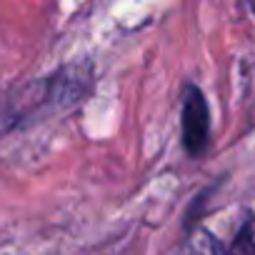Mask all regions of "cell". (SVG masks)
<instances>
[{
  "mask_svg": "<svg viewBox=\"0 0 255 255\" xmlns=\"http://www.w3.org/2000/svg\"><path fill=\"white\" fill-rule=\"evenodd\" d=\"M93 90V65L70 63L55 73L23 83L0 100V133L20 130L83 103Z\"/></svg>",
  "mask_w": 255,
  "mask_h": 255,
  "instance_id": "obj_1",
  "label": "cell"
},
{
  "mask_svg": "<svg viewBox=\"0 0 255 255\" xmlns=\"http://www.w3.org/2000/svg\"><path fill=\"white\" fill-rule=\"evenodd\" d=\"M180 140L190 158H200L210 145V108L195 83H185L180 103Z\"/></svg>",
  "mask_w": 255,
  "mask_h": 255,
  "instance_id": "obj_2",
  "label": "cell"
},
{
  "mask_svg": "<svg viewBox=\"0 0 255 255\" xmlns=\"http://www.w3.org/2000/svg\"><path fill=\"white\" fill-rule=\"evenodd\" d=\"M175 255H230V248H225L210 230L198 228L183 240Z\"/></svg>",
  "mask_w": 255,
  "mask_h": 255,
  "instance_id": "obj_3",
  "label": "cell"
},
{
  "mask_svg": "<svg viewBox=\"0 0 255 255\" xmlns=\"http://www.w3.org/2000/svg\"><path fill=\"white\" fill-rule=\"evenodd\" d=\"M230 255H255V215L248 218L230 245Z\"/></svg>",
  "mask_w": 255,
  "mask_h": 255,
  "instance_id": "obj_4",
  "label": "cell"
}]
</instances>
